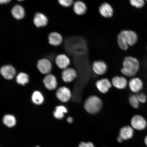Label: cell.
<instances>
[{
    "mask_svg": "<svg viewBox=\"0 0 147 147\" xmlns=\"http://www.w3.org/2000/svg\"><path fill=\"white\" fill-rule=\"evenodd\" d=\"M136 96L140 102L144 103L146 102L147 97L144 94L142 93H138Z\"/></svg>",
    "mask_w": 147,
    "mask_h": 147,
    "instance_id": "83f0119b",
    "label": "cell"
},
{
    "mask_svg": "<svg viewBox=\"0 0 147 147\" xmlns=\"http://www.w3.org/2000/svg\"><path fill=\"white\" fill-rule=\"evenodd\" d=\"M16 80L18 84L22 85H25L29 82L28 75L24 73H20L16 77Z\"/></svg>",
    "mask_w": 147,
    "mask_h": 147,
    "instance_id": "cb8c5ba5",
    "label": "cell"
},
{
    "mask_svg": "<svg viewBox=\"0 0 147 147\" xmlns=\"http://www.w3.org/2000/svg\"><path fill=\"white\" fill-rule=\"evenodd\" d=\"M129 2L132 6L138 9L142 8L145 5L144 0H129Z\"/></svg>",
    "mask_w": 147,
    "mask_h": 147,
    "instance_id": "484cf974",
    "label": "cell"
},
{
    "mask_svg": "<svg viewBox=\"0 0 147 147\" xmlns=\"http://www.w3.org/2000/svg\"><path fill=\"white\" fill-rule=\"evenodd\" d=\"M67 113V110L65 107L59 106L56 107L54 113V115L55 118L61 119L63 118L64 114Z\"/></svg>",
    "mask_w": 147,
    "mask_h": 147,
    "instance_id": "44dd1931",
    "label": "cell"
},
{
    "mask_svg": "<svg viewBox=\"0 0 147 147\" xmlns=\"http://www.w3.org/2000/svg\"><path fill=\"white\" fill-rule=\"evenodd\" d=\"M32 99L33 102L36 105H41L43 103L44 100L43 95L40 92L38 91L33 93Z\"/></svg>",
    "mask_w": 147,
    "mask_h": 147,
    "instance_id": "7402d4cb",
    "label": "cell"
},
{
    "mask_svg": "<svg viewBox=\"0 0 147 147\" xmlns=\"http://www.w3.org/2000/svg\"><path fill=\"white\" fill-rule=\"evenodd\" d=\"M145 142L146 143V146H147V136L146 137L145 139Z\"/></svg>",
    "mask_w": 147,
    "mask_h": 147,
    "instance_id": "d6a6232c",
    "label": "cell"
},
{
    "mask_svg": "<svg viewBox=\"0 0 147 147\" xmlns=\"http://www.w3.org/2000/svg\"><path fill=\"white\" fill-rule=\"evenodd\" d=\"M112 83L107 78H102L96 83L97 89L102 94L107 93L112 87Z\"/></svg>",
    "mask_w": 147,
    "mask_h": 147,
    "instance_id": "8fae6325",
    "label": "cell"
},
{
    "mask_svg": "<svg viewBox=\"0 0 147 147\" xmlns=\"http://www.w3.org/2000/svg\"><path fill=\"white\" fill-rule=\"evenodd\" d=\"M138 40V35L132 30H124L119 33L117 36V43L122 50L126 51L129 46H133Z\"/></svg>",
    "mask_w": 147,
    "mask_h": 147,
    "instance_id": "6da1fadb",
    "label": "cell"
},
{
    "mask_svg": "<svg viewBox=\"0 0 147 147\" xmlns=\"http://www.w3.org/2000/svg\"><path fill=\"white\" fill-rule=\"evenodd\" d=\"M43 82L47 89L53 90L56 89L57 86L56 78L54 75L47 74L44 79Z\"/></svg>",
    "mask_w": 147,
    "mask_h": 147,
    "instance_id": "d6986e66",
    "label": "cell"
},
{
    "mask_svg": "<svg viewBox=\"0 0 147 147\" xmlns=\"http://www.w3.org/2000/svg\"><path fill=\"white\" fill-rule=\"evenodd\" d=\"M48 21L47 16L42 12L36 13L33 18V23L37 28L46 26L48 23Z\"/></svg>",
    "mask_w": 147,
    "mask_h": 147,
    "instance_id": "52a82bcc",
    "label": "cell"
},
{
    "mask_svg": "<svg viewBox=\"0 0 147 147\" xmlns=\"http://www.w3.org/2000/svg\"><path fill=\"white\" fill-rule=\"evenodd\" d=\"M128 84L130 90L134 93H139L143 87L142 80L138 78H131Z\"/></svg>",
    "mask_w": 147,
    "mask_h": 147,
    "instance_id": "7c38bea8",
    "label": "cell"
},
{
    "mask_svg": "<svg viewBox=\"0 0 147 147\" xmlns=\"http://www.w3.org/2000/svg\"><path fill=\"white\" fill-rule=\"evenodd\" d=\"M146 1L147 2V0H146Z\"/></svg>",
    "mask_w": 147,
    "mask_h": 147,
    "instance_id": "e575fe53",
    "label": "cell"
},
{
    "mask_svg": "<svg viewBox=\"0 0 147 147\" xmlns=\"http://www.w3.org/2000/svg\"><path fill=\"white\" fill-rule=\"evenodd\" d=\"M48 39L49 45L54 47H57L62 43L63 38L60 33L54 32L49 34L48 36Z\"/></svg>",
    "mask_w": 147,
    "mask_h": 147,
    "instance_id": "4fadbf2b",
    "label": "cell"
},
{
    "mask_svg": "<svg viewBox=\"0 0 147 147\" xmlns=\"http://www.w3.org/2000/svg\"><path fill=\"white\" fill-rule=\"evenodd\" d=\"M56 96L58 100L61 102H67L71 98V92L68 88L62 87L59 88L57 91Z\"/></svg>",
    "mask_w": 147,
    "mask_h": 147,
    "instance_id": "5b68a950",
    "label": "cell"
},
{
    "mask_svg": "<svg viewBox=\"0 0 147 147\" xmlns=\"http://www.w3.org/2000/svg\"><path fill=\"white\" fill-rule=\"evenodd\" d=\"M133 128L130 126H125L121 128L119 132V136L124 140L130 139L133 136Z\"/></svg>",
    "mask_w": 147,
    "mask_h": 147,
    "instance_id": "ffe728a7",
    "label": "cell"
},
{
    "mask_svg": "<svg viewBox=\"0 0 147 147\" xmlns=\"http://www.w3.org/2000/svg\"><path fill=\"white\" fill-rule=\"evenodd\" d=\"M11 0H0V3L1 5L7 4L10 3Z\"/></svg>",
    "mask_w": 147,
    "mask_h": 147,
    "instance_id": "f546056e",
    "label": "cell"
},
{
    "mask_svg": "<svg viewBox=\"0 0 147 147\" xmlns=\"http://www.w3.org/2000/svg\"><path fill=\"white\" fill-rule=\"evenodd\" d=\"M129 101L130 105L134 108L135 109H138L139 107L140 102L138 100L136 95H130L129 98Z\"/></svg>",
    "mask_w": 147,
    "mask_h": 147,
    "instance_id": "d4e9b609",
    "label": "cell"
},
{
    "mask_svg": "<svg viewBox=\"0 0 147 147\" xmlns=\"http://www.w3.org/2000/svg\"><path fill=\"white\" fill-rule=\"evenodd\" d=\"M79 147H94L92 143L91 142L81 143Z\"/></svg>",
    "mask_w": 147,
    "mask_h": 147,
    "instance_id": "f1b7e54d",
    "label": "cell"
},
{
    "mask_svg": "<svg viewBox=\"0 0 147 147\" xmlns=\"http://www.w3.org/2000/svg\"><path fill=\"white\" fill-rule=\"evenodd\" d=\"M140 67V64L136 58L131 56L126 57L123 61L121 72L125 76L133 77L139 71Z\"/></svg>",
    "mask_w": 147,
    "mask_h": 147,
    "instance_id": "7a4b0ae2",
    "label": "cell"
},
{
    "mask_svg": "<svg viewBox=\"0 0 147 147\" xmlns=\"http://www.w3.org/2000/svg\"><path fill=\"white\" fill-rule=\"evenodd\" d=\"M87 5L84 2L81 1H75L73 4V10L75 13L78 16L85 14L87 11Z\"/></svg>",
    "mask_w": 147,
    "mask_h": 147,
    "instance_id": "e0dca14e",
    "label": "cell"
},
{
    "mask_svg": "<svg viewBox=\"0 0 147 147\" xmlns=\"http://www.w3.org/2000/svg\"><path fill=\"white\" fill-rule=\"evenodd\" d=\"M55 62L59 68L63 69L67 68L70 63V60L69 57L64 54L57 55L55 59Z\"/></svg>",
    "mask_w": 147,
    "mask_h": 147,
    "instance_id": "2e32d148",
    "label": "cell"
},
{
    "mask_svg": "<svg viewBox=\"0 0 147 147\" xmlns=\"http://www.w3.org/2000/svg\"><path fill=\"white\" fill-rule=\"evenodd\" d=\"M59 4L61 6L68 8L73 5L74 0H58Z\"/></svg>",
    "mask_w": 147,
    "mask_h": 147,
    "instance_id": "4316f807",
    "label": "cell"
},
{
    "mask_svg": "<svg viewBox=\"0 0 147 147\" xmlns=\"http://www.w3.org/2000/svg\"><path fill=\"white\" fill-rule=\"evenodd\" d=\"M102 100L96 95L88 97L84 102V109L88 113L92 115L98 113L102 109Z\"/></svg>",
    "mask_w": 147,
    "mask_h": 147,
    "instance_id": "3957f363",
    "label": "cell"
},
{
    "mask_svg": "<svg viewBox=\"0 0 147 147\" xmlns=\"http://www.w3.org/2000/svg\"><path fill=\"white\" fill-rule=\"evenodd\" d=\"M111 83L114 87L119 90L126 88L128 85V82L124 77L116 76L112 79Z\"/></svg>",
    "mask_w": 147,
    "mask_h": 147,
    "instance_id": "ac0fdd59",
    "label": "cell"
},
{
    "mask_svg": "<svg viewBox=\"0 0 147 147\" xmlns=\"http://www.w3.org/2000/svg\"><path fill=\"white\" fill-rule=\"evenodd\" d=\"M107 65L103 61H96L93 64V70L97 75H102L105 74L107 71Z\"/></svg>",
    "mask_w": 147,
    "mask_h": 147,
    "instance_id": "9c48e42d",
    "label": "cell"
},
{
    "mask_svg": "<svg viewBox=\"0 0 147 147\" xmlns=\"http://www.w3.org/2000/svg\"><path fill=\"white\" fill-rule=\"evenodd\" d=\"M99 13L103 17L109 18L113 16L114 10L110 3L107 2L102 3L99 7Z\"/></svg>",
    "mask_w": 147,
    "mask_h": 147,
    "instance_id": "8992f818",
    "label": "cell"
},
{
    "mask_svg": "<svg viewBox=\"0 0 147 147\" xmlns=\"http://www.w3.org/2000/svg\"><path fill=\"white\" fill-rule=\"evenodd\" d=\"M37 67L40 72L44 74H49L52 69V65L50 61L43 58L38 61Z\"/></svg>",
    "mask_w": 147,
    "mask_h": 147,
    "instance_id": "ba28073f",
    "label": "cell"
},
{
    "mask_svg": "<svg viewBox=\"0 0 147 147\" xmlns=\"http://www.w3.org/2000/svg\"><path fill=\"white\" fill-rule=\"evenodd\" d=\"M117 140L118 142L120 143L122 142L123 140V139L119 136L117 138Z\"/></svg>",
    "mask_w": 147,
    "mask_h": 147,
    "instance_id": "1f68e13d",
    "label": "cell"
},
{
    "mask_svg": "<svg viewBox=\"0 0 147 147\" xmlns=\"http://www.w3.org/2000/svg\"><path fill=\"white\" fill-rule=\"evenodd\" d=\"M67 121L69 123H71L73 122V119L72 117H69L67 118Z\"/></svg>",
    "mask_w": 147,
    "mask_h": 147,
    "instance_id": "4dcf8cb0",
    "label": "cell"
},
{
    "mask_svg": "<svg viewBox=\"0 0 147 147\" xmlns=\"http://www.w3.org/2000/svg\"><path fill=\"white\" fill-rule=\"evenodd\" d=\"M37 147H39V146H37Z\"/></svg>",
    "mask_w": 147,
    "mask_h": 147,
    "instance_id": "d590c367",
    "label": "cell"
},
{
    "mask_svg": "<svg viewBox=\"0 0 147 147\" xmlns=\"http://www.w3.org/2000/svg\"><path fill=\"white\" fill-rule=\"evenodd\" d=\"M3 122L5 125L11 127L15 125L16 120L13 115H5L3 119Z\"/></svg>",
    "mask_w": 147,
    "mask_h": 147,
    "instance_id": "603a6c76",
    "label": "cell"
},
{
    "mask_svg": "<svg viewBox=\"0 0 147 147\" xmlns=\"http://www.w3.org/2000/svg\"><path fill=\"white\" fill-rule=\"evenodd\" d=\"M131 124L132 127L138 130L144 129L147 126L146 119L139 115H136L132 117Z\"/></svg>",
    "mask_w": 147,
    "mask_h": 147,
    "instance_id": "277c9868",
    "label": "cell"
},
{
    "mask_svg": "<svg viewBox=\"0 0 147 147\" xmlns=\"http://www.w3.org/2000/svg\"><path fill=\"white\" fill-rule=\"evenodd\" d=\"M1 73L3 78L7 80H11L16 75V71L13 66L5 65L1 67Z\"/></svg>",
    "mask_w": 147,
    "mask_h": 147,
    "instance_id": "5bb4252c",
    "label": "cell"
},
{
    "mask_svg": "<svg viewBox=\"0 0 147 147\" xmlns=\"http://www.w3.org/2000/svg\"><path fill=\"white\" fill-rule=\"evenodd\" d=\"M77 71L72 68L67 67L63 69L62 74V80L64 82H71L77 78Z\"/></svg>",
    "mask_w": 147,
    "mask_h": 147,
    "instance_id": "30bf717a",
    "label": "cell"
},
{
    "mask_svg": "<svg viewBox=\"0 0 147 147\" xmlns=\"http://www.w3.org/2000/svg\"><path fill=\"white\" fill-rule=\"evenodd\" d=\"M17 1H25V0H17Z\"/></svg>",
    "mask_w": 147,
    "mask_h": 147,
    "instance_id": "836d02e7",
    "label": "cell"
},
{
    "mask_svg": "<svg viewBox=\"0 0 147 147\" xmlns=\"http://www.w3.org/2000/svg\"><path fill=\"white\" fill-rule=\"evenodd\" d=\"M11 13L15 19L20 20L23 19L25 16V11L23 6L19 4L16 5L13 7Z\"/></svg>",
    "mask_w": 147,
    "mask_h": 147,
    "instance_id": "9a60e30c",
    "label": "cell"
}]
</instances>
